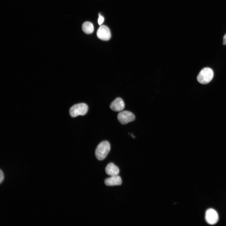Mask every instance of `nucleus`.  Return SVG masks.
<instances>
[{
  "label": "nucleus",
  "instance_id": "nucleus-1",
  "mask_svg": "<svg viewBox=\"0 0 226 226\" xmlns=\"http://www.w3.org/2000/svg\"><path fill=\"white\" fill-rule=\"evenodd\" d=\"M110 150V145L109 142L106 141H102L96 148L95 156L98 160H103L107 156Z\"/></svg>",
  "mask_w": 226,
  "mask_h": 226
},
{
  "label": "nucleus",
  "instance_id": "nucleus-2",
  "mask_svg": "<svg viewBox=\"0 0 226 226\" xmlns=\"http://www.w3.org/2000/svg\"><path fill=\"white\" fill-rule=\"evenodd\" d=\"M213 75L212 69L209 67H205L200 71L197 76V79L200 83L206 84L212 80Z\"/></svg>",
  "mask_w": 226,
  "mask_h": 226
},
{
  "label": "nucleus",
  "instance_id": "nucleus-3",
  "mask_svg": "<svg viewBox=\"0 0 226 226\" xmlns=\"http://www.w3.org/2000/svg\"><path fill=\"white\" fill-rule=\"evenodd\" d=\"M87 105L84 103H80L74 105L70 109V116L74 117L79 115H85L88 110Z\"/></svg>",
  "mask_w": 226,
  "mask_h": 226
},
{
  "label": "nucleus",
  "instance_id": "nucleus-4",
  "mask_svg": "<svg viewBox=\"0 0 226 226\" xmlns=\"http://www.w3.org/2000/svg\"><path fill=\"white\" fill-rule=\"evenodd\" d=\"M135 118L134 115L132 112L126 110L121 111L117 116L118 120L123 125L133 121Z\"/></svg>",
  "mask_w": 226,
  "mask_h": 226
},
{
  "label": "nucleus",
  "instance_id": "nucleus-5",
  "mask_svg": "<svg viewBox=\"0 0 226 226\" xmlns=\"http://www.w3.org/2000/svg\"><path fill=\"white\" fill-rule=\"evenodd\" d=\"M96 35L99 39L105 41L109 40L111 37L110 32L109 28L106 26H101L98 29Z\"/></svg>",
  "mask_w": 226,
  "mask_h": 226
},
{
  "label": "nucleus",
  "instance_id": "nucleus-6",
  "mask_svg": "<svg viewBox=\"0 0 226 226\" xmlns=\"http://www.w3.org/2000/svg\"><path fill=\"white\" fill-rule=\"evenodd\" d=\"M205 218L208 223L213 225L218 222V215L217 212L215 210L210 208L208 209L206 212Z\"/></svg>",
  "mask_w": 226,
  "mask_h": 226
},
{
  "label": "nucleus",
  "instance_id": "nucleus-7",
  "mask_svg": "<svg viewBox=\"0 0 226 226\" xmlns=\"http://www.w3.org/2000/svg\"><path fill=\"white\" fill-rule=\"evenodd\" d=\"M110 107L114 111H121L125 108L124 103L121 98H117L111 103Z\"/></svg>",
  "mask_w": 226,
  "mask_h": 226
},
{
  "label": "nucleus",
  "instance_id": "nucleus-8",
  "mask_svg": "<svg viewBox=\"0 0 226 226\" xmlns=\"http://www.w3.org/2000/svg\"><path fill=\"white\" fill-rule=\"evenodd\" d=\"M105 183L107 186L120 185L122 183L121 177L119 175L110 176L105 180Z\"/></svg>",
  "mask_w": 226,
  "mask_h": 226
},
{
  "label": "nucleus",
  "instance_id": "nucleus-9",
  "mask_svg": "<svg viewBox=\"0 0 226 226\" xmlns=\"http://www.w3.org/2000/svg\"><path fill=\"white\" fill-rule=\"evenodd\" d=\"M106 174L110 176L118 175L120 172L119 168L112 163L108 164L105 168Z\"/></svg>",
  "mask_w": 226,
  "mask_h": 226
},
{
  "label": "nucleus",
  "instance_id": "nucleus-10",
  "mask_svg": "<svg viewBox=\"0 0 226 226\" xmlns=\"http://www.w3.org/2000/svg\"><path fill=\"white\" fill-rule=\"evenodd\" d=\"M82 29L85 33L89 34L93 32L94 28L93 24L91 22L87 21L83 24Z\"/></svg>",
  "mask_w": 226,
  "mask_h": 226
},
{
  "label": "nucleus",
  "instance_id": "nucleus-11",
  "mask_svg": "<svg viewBox=\"0 0 226 226\" xmlns=\"http://www.w3.org/2000/svg\"><path fill=\"white\" fill-rule=\"evenodd\" d=\"M104 18L99 14V17L98 19V23L99 25H100L104 22Z\"/></svg>",
  "mask_w": 226,
  "mask_h": 226
},
{
  "label": "nucleus",
  "instance_id": "nucleus-12",
  "mask_svg": "<svg viewBox=\"0 0 226 226\" xmlns=\"http://www.w3.org/2000/svg\"><path fill=\"white\" fill-rule=\"evenodd\" d=\"M0 183H1L3 181V179L4 178V175H3V173L1 170H0Z\"/></svg>",
  "mask_w": 226,
  "mask_h": 226
},
{
  "label": "nucleus",
  "instance_id": "nucleus-13",
  "mask_svg": "<svg viewBox=\"0 0 226 226\" xmlns=\"http://www.w3.org/2000/svg\"><path fill=\"white\" fill-rule=\"evenodd\" d=\"M223 44L224 45H226V33L223 36Z\"/></svg>",
  "mask_w": 226,
  "mask_h": 226
}]
</instances>
